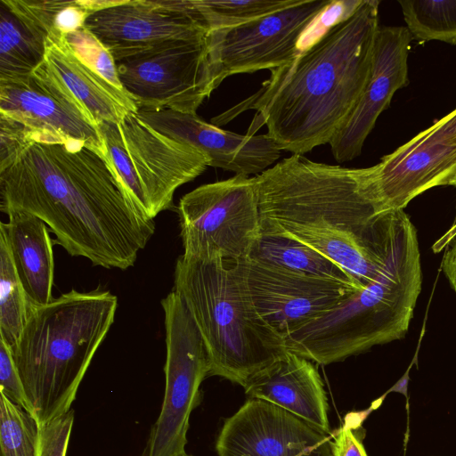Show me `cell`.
Listing matches in <instances>:
<instances>
[{
  "instance_id": "cell-1",
  "label": "cell",
  "mask_w": 456,
  "mask_h": 456,
  "mask_svg": "<svg viewBox=\"0 0 456 456\" xmlns=\"http://www.w3.org/2000/svg\"><path fill=\"white\" fill-rule=\"evenodd\" d=\"M0 210L41 219L69 255L132 267L155 231L108 155L78 142H38L0 118Z\"/></svg>"
},
{
  "instance_id": "cell-2",
  "label": "cell",
  "mask_w": 456,
  "mask_h": 456,
  "mask_svg": "<svg viewBox=\"0 0 456 456\" xmlns=\"http://www.w3.org/2000/svg\"><path fill=\"white\" fill-rule=\"evenodd\" d=\"M254 178L262 223L322 254L359 288L382 273L398 210L386 211L372 168H348L293 154Z\"/></svg>"
},
{
  "instance_id": "cell-3",
  "label": "cell",
  "mask_w": 456,
  "mask_h": 456,
  "mask_svg": "<svg viewBox=\"0 0 456 456\" xmlns=\"http://www.w3.org/2000/svg\"><path fill=\"white\" fill-rule=\"evenodd\" d=\"M376 0L359 5L248 98L212 118L216 126L255 110L248 134L263 126L281 151L303 155L330 143L367 84L379 28Z\"/></svg>"
},
{
  "instance_id": "cell-4",
  "label": "cell",
  "mask_w": 456,
  "mask_h": 456,
  "mask_svg": "<svg viewBox=\"0 0 456 456\" xmlns=\"http://www.w3.org/2000/svg\"><path fill=\"white\" fill-rule=\"evenodd\" d=\"M118 297L110 290L72 289L48 304L29 306L11 348L39 426L68 412L80 383L115 320Z\"/></svg>"
},
{
  "instance_id": "cell-5",
  "label": "cell",
  "mask_w": 456,
  "mask_h": 456,
  "mask_svg": "<svg viewBox=\"0 0 456 456\" xmlns=\"http://www.w3.org/2000/svg\"><path fill=\"white\" fill-rule=\"evenodd\" d=\"M421 284L417 231L406 213L399 210L389 258L380 275L286 335V348L327 365L402 339L413 317Z\"/></svg>"
},
{
  "instance_id": "cell-6",
  "label": "cell",
  "mask_w": 456,
  "mask_h": 456,
  "mask_svg": "<svg viewBox=\"0 0 456 456\" xmlns=\"http://www.w3.org/2000/svg\"><path fill=\"white\" fill-rule=\"evenodd\" d=\"M174 291L181 297L204 341L208 376L243 387L248 379L287 348L284 337L256 310L243 260L180 256Z\"/></svg>"
},
{
  "instance_id": "cell-7",
  "label": "cell",
  "mask_w": 456,
  "mask_h": 456,
  "mask_svg": "<svg viewBox=\"0 0 456 456\" xmlns=\"http://www.w3.org/2000/svg\"><path fill=\"white\" fill-rule=\"evenodd\" d=\"M107 154L138 209L153 219L170 208L175 191L208 167L195 148L172 139L136 113L99 125Z\"/></svg>"
},
{
  "instance_id": "cell-8",
  "label": "cell",
  "mask_w": 456,
  "mask_h": 456,
  "mask_svg": "<svg viewBox=\"0 0 456 456\" xmlns=\"http://www.w3.org/2000/svg\"><path fill=\"white\" fill-rule=\"evenodd\" d=\"M178 215L184 256L247 259L260 230L254 178L235 175L200 185L181 198Z\"/></svg>"
},
{
  "instance_id": "cell-9",
  "label": "cell",
  "mask_w": 456,
  "mask_h": 456,
  "mask_svg": "<svg viewBox=\"0 0 456 456\" xmlns=\"http://www.w3.org/2000/svg\"><path fill=\"white\" fill-rule=\"evenodd\" d=\"M165 315L166 386L161 410L142 456H184L191 413L200 403V387L209 373L202 337L174 290L161 300Z\"/></svg>"
},
{
  "instance_id": "cell-10",
  "label": "cell",
  "mask_w": 456,
  "mask_h": 456,
  "mask_svg": "<svg viewBox=\"0 0 456 456\" xmlns=\"http://www.w3.org/2000/svg\"><path fill=\"white\" fill-rule=\"evenodd\" d=\"M204 37L170 42L116 61L120 83L138 110L196 114L219 86Z\"/></svg>"
},
{
  "instance_id": "cell-11",
  "label": "cell",
  "mask_w": 456,
  "mask_h": 456,
  "mask_svg": "<svg viewBox=\"0 0 456 456\" xmlns=\"http://www.w3.org/2000/svg\"><path fill=\"white\" fill-rule=\"evenodd\" d=\"M332 1L299 0L249 22L208 31V56L217 85L229 76L289 63L299 53L303 34Z\"/></svg>"
},
{
  "instance_id": "cell-12",
  "label": "cell",
  "mask_w": 456,
  "mask_h": 456,
  "mask_svg": "<svg viewBox=\"0 0 456 456\" xmlns=\"http://www.w3.org/2000/svg\"><path fill=\"white\" fill-rule=\"evenodd\" d=\"M0 117L38 142H82L107 154L99 125L42 63L28 76L0 78Z\"/></svg>"
},
{
  "instance_id": "cell-13",
  "label": "cell",
  "mask_w": 456,
  "mask_h": 456,
  "mask_svg": "<svg viewBox=\"0 0 456 456\" xmlns=\"http://www.w3.org/2000/svg\"><path fill=\"white\" fill-rule=\"evenodd\" d=\"M85 27L115 61L208 34L192 0H114L90 14Z\"/></svg>"
},
{
  "instance_id": "cell-14",
  "label": "cell",
  "mask_w": 456,
  "mask_h": 456,
  "mask_svg": "<svg viewBox=\"0 0 456 456\" xmlns=\"http://www.w3.org/2000/svg\"><path fill=\"white\" fill-rule=\"evenodd\" d=\"M386 211L403 210L456 168V109L371 167Z\"/></svg>"
},
{
  "instance_id": "cell-15",
  "label": "cell",
  "mask_w": 456,
  "mask_h": 456,
  "mask_svg": "<svg viewBox=\"0 0 456 456\" xmlns=\"http://www.w3.org/2000/svg\"><path fill=\"white\" fill-rule=\"evenodd\" d=\"M218 456H333L330 433L271 403L249 398L224 422Z\"/></svg>"
},
{
  "instance_id": "cell-16",
  "label": "cell",
  "mask_w": 456,
  "mask_h": 456,
  "mask_svg": "<svg viewBox=\"0 0 456 456\" xmlns=\"http://www.w3.org/2000/svg\"><path fill=\"white\" fill-rule=\"evenodd\" d=\"M243 265L256 310L284 338L360 289L250 258L244 259Z\"/></svg>"
},
{
  "instance_id": "cell-17",
  "label": "cell",
  "mask_w": 456,
  "mask_h": 456,
  "mask_svg": "<svg viewBox=\"0 0 456 456\" xmlns=\"http://www.w3.org/2000/svg\"><path fill=\"white\" fill-rule=\"evenodd\" d=\"M412 36L406 27H379L370 76L355 108L330 142L336 161L358 157L363 143L395 93L408 84Z\"/></svg>"
},
{
  "instance_id": "cell-18",
  "label": "cell",
  "mask_w": 456,
  "mask_h": 456,
  "mask_svg": "<svg viewBox=\"0 0 456 456\" xmlns=\"http://www.w3.org/2000/svg\"><path fill=\"white\" fill-rule=\"evenodd\" d=\"M136 115L165 135L198 150L208 159V166L235 175L260 174L281 154L280 147L267 134H235L206 122L197 114L169 109H141Z\"/></svg>"
},
{
  "instance_id": "cell-19",
  "label": "cell",
  "mask_w": 456,
  "mask_h": 456,
  "mask_svg": "<svg viewBox=\"0 0 456 456\" xmlns=\"http://www.w3.org/2000/svg\"><path fill=\"white\" fill-rule=\"evenodd\" d=\"M243 387L250 398L271 403L330 434L327 396L314 362L287 349Z\"/></svg>"
},
{
  "instance_id": "cell-20",
  "label": "cell",
  "mask_w": 456,
  "mask_h": 456,
  "mask_svg": "<svg viewBox=\"0 0 456 456\" xmlns=\"http://www.w3.org/2000/svg\"><path fill=\"white\" fill-rule=\"evenodd\" d=\"M42 65L98 125L118 123L138 110L126 91L111 85L72 52L64 36L46 39Z\"/></svg>"
},
{
  "instance_id": "cell-21",
  "label": "cell",
  "mask_w": 456,
  "mask_h": 456,
  "mask_svg": "<svg viewBox=\"0 0 456 456\" xmlns=\"http://www.w3.org/2000/svg\"><path fill=\"white\" fill-rule=\"evenodd\" d=\"M0 231L8 242L12 261L29 306L48 304L54 274L53 243L47 225L28 213L14 211Z\"/></svg>"
},
{
  "instance_id": "cell-22",
  "label": "cell",
  "mask_w": 456,
  "mask_h": 456,
  "mask_svg": "<svg viewBox=\"0 0 456 456\" xmlns=\"http://www.w3.org/2000/svg\"><path fill=\"white\" fill-rule=\"evenodd\" d=\"M297 273L327 278L361 289L343 268L314 248L270 228L260 220L249 257Z\"/></svg>"
},
{
  "instance_id": "cell-23",
  "label": "cell",
  "mask_w": 456,
  "mask_h": 456,
  "mask_svg": "<svg viewBox=\"0 0 456 456\" xmlns=\"http://www.w3.org/2000/svg\"><path fill=\"white\" fill-rule=\"evenodd\" d=\"M45 41L0 0V78L30 75L45 59Z\"/></svg>"
},
{
  "instance_id": "cell-24",
  "label": "cell",
  "mask_w": 456,
  "mask_h": 456,
  "mask_svg": "<svg viewBox=\"0 0 456 456\" xmlns=\"http://www.w3.org/2000/svg\"><path fill=\"white\" fill-rule=\"evenodd\" d=\"M29 305L4 234L0 231V338L12 348L18 341Z\"/></svg>"
},
{
  "instance_id": "cell-25",
  "label": "cell",
  "mask_w": 456,
  "mask_h": 456,
  "mask_svg": "<svg viewBox=\"0 0 456 456\" xmlns=\"http://www.w3.org/2000/svg\"><path fill=\"white\" fill-rule=\"evenodd\" d=\"M398 3L412 37L456 45V0H403Z\"/></svg>"
},
{
  "instance_id": "cell-26",
  "label": "cell",
  "mask_w": 456,
  "mask_h": 456,
  "mask_svg": "<svg viewBox=\"0 0 456 456\" xmlns=\"http://www.w3.org/2000/svg\"><path fill=\"white\" fill-rule=\"evenodd\" d=\"M299 0H192L208 31L232 28L275 12Z\"/></svg>"
},
{
  "instance_id": "cell-27",
  "label": "cell",
  "mask_w": 456,
  "mask_h": 456,
  "mask_svg": "<svg viewBox=\"0 0 456 456\" xmlns=\"http://www.w3.org/2000/svg\"><path fill=\"white\" fill-rule=\"evenodd\" d=\"M39 424L0 391V456H38Z\"/></svg>"
},
{
  "instance_id": "cell-28",
  "label": "cell",
  "mask_w": 456,
  "mask_h": 456,
  "mask_svg": "<svg viewBox=\"0 0 456 456\" xmlns=\"http://www.w3.org/2000/svg\"><path fill=\"white\" fill-rule=\"evenodd\" d=\"M64 39L84 63L111 85L124 90L118 77L116 61L110 52L86 27L64 35Z\"/></svg>"
},
{
  "instance_id": "cell-29",
  "label": "cell",
  "mask_w": 456,
  "mask_h": 456,
  "mask_svg": "<svg viewBox=\"0 0 456 456\" xmlns=\"http://www.w3.org/2000/svg\"><path fill=\"white\" fill-rule=\"evenodd\" d=\"M74 417L70 409L39 426L38 456H66Z\"/></svg>"
},
{
  "instance_id": "cell-30",
  "label": "cell",
  "mask_w": 456,
  "mask_h": 456,
  "mask_svg": "<svg viewBox=\"0 0 456 456\" xmlns=\"http://www.w3.org/2000/svg\"><path fill=\"white\" fill-rule=\"evenodd\" d=\"M0 391L30 413L28 401L11 347L0 338Z\"/></svg>"
},
{
  "instance_id": "cell-31",
  "label": "cell",
  "mask_w": 456,
  "mask_h": 456,
  "mask_svg": "<svg viewBox=\"0 0 456 456\" xmlns=\"http://www.w3.org/2000/svg\"><path fill=\"white\" fill-rule=\"evenodd\" d=\"M360 435L353 421L346 420L333 436V456H368Z\"/></svg>"
},
{
  "instance_id": "cell-32",
  "label": "cell",
  "mask_w": 456,
  "mask_h": 456,
  "mask_svg": "<svg viewBox=\"0 0 456 456\" xmlns=\"http://www.w3.org/2000/svg\"><path fill=\"white\" fill-rule=\"evenodd\" d=\"M442 269L452 289L456 293V240L444 253Z\"/></svg>"
},
{
  "instance_id": "cell-33",
  "label": "cell",
  "mask_w": 456,
  "mask_h": 456,
  "mask_svg": "<svg viewBox=\"0 0 456 456\" xmlns=\"http://www.w3.org/2000/svg\"><path fill=\"white\" fill-rule=\"evenodd\" d=\"M442 185H452L456 187V168L446 177Z\"/></svg>"
},
{
  "instance_id": "cell-34",
  "label": "cell",
  "mask_w": 456,
  "mask_h": 456,
  "mask_svg": "<svg viewBox=\"0 0 456 456\" xmlns=\"http://www.w3.org/2000/svg\"><path fill=\"white\" fill-rule=\"evenodd\" d=\"M184 456H193V455L186 453Z\"/></svg>"
}]
</instances>
